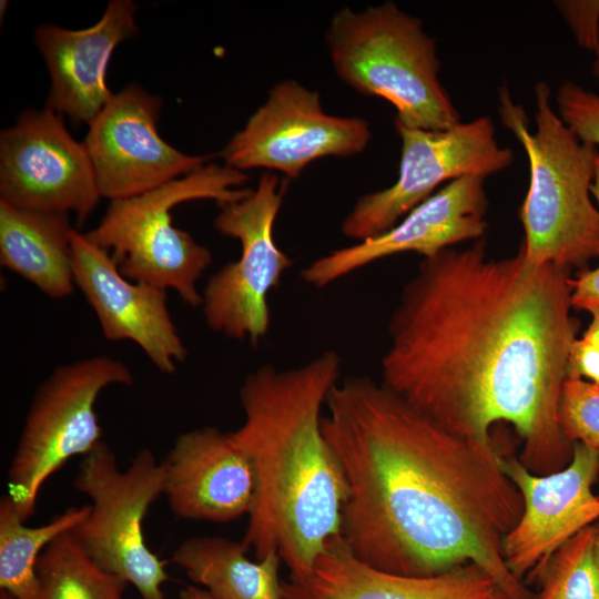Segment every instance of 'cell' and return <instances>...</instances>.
I'll list each match as a JSON object with an SVG mask.
<instances>
[{"label": "cell", "instance_id": "cell-17", "mask_svg": "<svg viewBox=\"0 0 599 599\" xmlns=\"http://www.w3.org/2000/svg\"><path fill=\"white\" fill-rule=\"evenodd\" d=\"M161 463L176 517L226 524L251 512L254 471L230 432L205 426L182 433Z\"/></svg>", "mask_w": 599, "mask_h": 599}, {"label": "cell", "instance_id": "cell-34", "mask_svg": "<svg viewBox=\"0 0 599 599\" xmlns=\"http://www.w3.org/2000/svg\"><path fill=\"white\" fill-rule=\"evenodd\" d=\"M593 53H595V60L592 63V73L599 85V41Z\"/></svg>", "mask_w": 599, "mask_h": 599}, {"label": "cell", "instance_id": "cell-16", "mask_svg": "<svg viewBox=\"0 0 599 599\" xmlns=\"http://www.w3.org/2000/svg\"><path fill=\"white\" fill-rule=\"evenodd\" d=\"M75 287L92 307L103 336L131 341L163 374H173L187 356L167 307L166 291L123 276L111 254L84 233H71Z\"/></svg>", "mask_w": 599, "mask_h": 599}, {"label": "cell", "instance_id": "cell-6", "mask_svg": "<svg viewBox=\"0 0 599 599\" xmlns=\"http://www.w3.org/2000/svg\"><path fill=\"white\" fill-rule=\"evenodd\" d=\"M247 175L226 164L200 169L143 194L110 201L100 223L84 233L106 250L121 274L134 282L173 290L191 307L202 305L197 281L212 263L211 251L173 225L171 210L184 202L242 201Z\"/></svg>", "mask_w": 599, "mask_h": 599}, {"label": "cell", "instance_id": "cell-7", "mask_svg": "<svg viewBox=\"0 0 599 599\" xmlns=\"http://www.w3.org/2000/svg\"><path fill=\"white\" fill-rule=\"evenodd\" d=\"M164 486L162 463L149 448L138 450L120 469L103 440L84 456L73 478V487L90 499V509L71 534L99 567L134 586L142 599H165L166 562L143 534V521Z\"/></svg>", "mask_w": 599, "mask_h": 599}, {"label": "cell", "instance_id": "cell-18", "mask_svg": "<svg viewBox=\"0 0 599 599\" xmlns=\"http://www.w3.org/2000/svg\"><path fill=\"white\" fill-rule=\"evenodd\" d=\"M136 11L131 0H112L89 28L41 24L35 29L34 43L50 77L47 108L77 124L94 120L113 94L106 87V69L114 49L135 35Z\"/></svg>", "mask_w": 599, "mask_h": 599}, {"label": "cell", "instance_id": "cell-2", "mask_svg": "<svg viewBox=\"0 0 599 599\" xmlns=\"http://www.w3.org/2000/svg\"><path fill=\"white\" fill-rule=\"evenodd\" d=\"M325 407L323 434L346 484L341 536L357 559L407 577L474 564L507 599L536 598L504 559L524 499L495 441L449 432L365 376L338 380Z\"/></svg>", "mask_w": 599, "mask_h": 599}, {"label": "cell", "instance_id": "cell-28", "mask_svg": "<svg viewBox=\"0 0 599 599\" xmlns=\"http://www.w3.org/2000/svg\"><path fill=\"white\" fill-rule=\"evenodd\" d=\"M567 378H588L599 386V349L581 337H577L571 344Z\"/></svg>", "mask_w": 599, "mask_h": 599}, {"label": "cell", "instance_id": "cell-24", "mask_svg": "<svg viewBox=\"0 0 599 599\" xmlns=\"http://www.w3.org/2000/svg\"><path fill=\"white\" fill-rule=\"evenodd\" d=\"M535 599H599V566L592 525L570 538L551 558Z\"/></svg>", "mask_w": 599, "mask_h": 599}, {"label": "cell", "instance_id": "cell-15", "mask_svg": "<svg viewBox=\"0 0 599 599\" xmlns=\"http://www.w3.org/2000/svg\"><path fill=\"white\" fill-rule=\"evenodd\" d=\"M485 180L466 175L446 183L388 231L317 257L302 270V278L323 288L387 256L416 252L429 257L457 243L479 240L488 227Z\"/></svg>", "mask_w": 599, "mask_h": 599}, {"label": "cell", "instance_id": "cell-10", "mask_svg": "<svg viewBox=\"0 0 599 599\" xmlns=\"http://www.w3.org/2000/svg\"><path fill=\"white\" fill-rule=\"evenodd\" d=\"M402 141L398 177L390 186L361 196L342 223L345 237L361 242L397 224L444 182L489 176L507 169L514 153L496 139L490 116L446 130H422L395 122Z\"/></svg>", "mask_w": 599, "mask_h": 599}, {"label": "cell", "instance_id": "cell-14", "mask_svg": "<svg viewBox=\"0 0 599 599\" xmlns=\"http://www.w3.org/2000/svg\"><path fill=\"white\" fill-rule=\"evenodd\" d=\"M502 469L520 491L524 511L502 540L510 572L520 581L541 579L554 555L583 528L599 519V451L573 443L567 467L535 475L516 457H502Z\"/></svg>", "mask_w": 599, "mask_h": 599}, {"label": "cell", "instance_id": "cell-5", "mask_svg": "<svg viewBox=\"0 0 599 599\" xmlns=\"http://www.w3.org/2000/svg\"><path fill=\"white\" fill-rule=\"evenodd\" d=\"M325 38L338 78L362 94L392 103L395 122L433 131L461 122L439 81L434 39L396 3L362 11L344 7L333 14Z\"/></svg>", "mask_w": 599, "mask_h": 599}, {"label": "cell", "instance_id": "cell-30", "mask_svg": "<svg viewBox=\"0 0 599 599\" xmlns=\"http://www.w3.org/2000/svg\"><path fill=\"white\" fill-rule=\"evenodd\" d=\"M588 312L591 314V322L581 338L599 349V306L592 307Z\"/></svg>", "mask_w": 599, "mask_h": 599}, {"label": "cell", "instance_id": "cell-13", "mask_svg": "<svg viewBox=\"0 0 599 599\" xmlns=\"http://www.w3.org/2000/svg\"><path fill=\"white\" fill-rule=\"evenodd\" d=\"M159 95L132 83L111 95L89 124L83 144L102 197H133L205 165L210 156L190 155L158 132Z\"/></svg>", "mask_w": 599, "mask_h": 599}, {"label": "cell", "instance_id": "cell-9", "mask_svg": "<svg viewBox=\"0 0 599 599\" xmlns=\"http://www.w3.org/2000/svg\"><path fill=\"white\" fill-rule=\"evenodd\" d=\"M283 194L278 176L265 171L248 196L220 205L214 227L238 240L241 254L210 276L201 307L209 328L226 337L254 345L268 332V292L292 265L274 238Z\"/></svg>", "mask_w": 599, "mask_h": 599}, {"label": "cell", "instance_id": "cell-20", "mask_svg": "<svg viewBox=\"0 0 599 599\" xmlns=\"http://www.w3.org/2000/svg\"><path fill=\"white\" fill-rule=\"evenodd\" d=\"M69 215L0 201V264L52 300L75 290Z\"/></svg>", "mask_w": 599, "mask_h": 599}, {"label": "cell", "instance_id": "cell-21", "mask_svg": "<svg viewBox=\"0 0 599 599\" xmlns=\"http://www.w3.org/2000/svg\"><path fill=\"white\" fill-rule=\"evenodd\" d=\"M247 551L243 541L199 536L183 540L172 560L213 599H282L278 554L253 561Z\"/></svg>", "mask_w": 599, "mask_h": 599}, {"label": "cell", "instance_id": "cell-22", "mask_svg": "<svg viewBox=\"0 0 599 599\" xmlns=\"http://www.w3.org/2000/svg\"><path fill=\"white\" fill-rule=\"evenodd\" d=\"M89 505L69 507L49 522L28 527L8 495L0 500V588L16 599H37V564L60 535L72 530L88 515Z\"/></svg>", "mask_w": 599, "mask_h": 599}, {"label": "cell", "instance_id": "cell-19", "mask_svg": "<svg viewBox=\"0 0 599 599\" xmlns=\"http://www.w3.org/2000/svg\"><path fill=\"white\" fill-rule=\"evenodd\" d=\"M282 599H507L481 568L467 564L429 577L385 572L357 559L342 536L328 541L312 570L282 583Z\"/></svg>", "mask_w": 599, "mask_h": 599}, {"label": "cell", "instance_id": "cell-8", "mask_svg": "<svg viewBox=\"0 0 599 599\" xmlns=\"http://www.w3.org/2000/svg\"><path fill=\"white\" fill-rule=\"evenodd\" d=\"M134 376L120 359L97 355L55 367L29 406L8 469V496L26 521L43 484L74 456L102 441L95 404L112 385L131 386Z\"/></svg>", "mask_w": 599, "mask_h": 599}, {"label": "cell", "instance_id": "cell-3", "mask_svg": "<svg viewBox=\"0 0 599 599\" xmlns=\"http://www.w3.org/2000/svg\"><path fill=\"white\" fill-rule=\"evenodd\" d=\"M339 369L337 353L326 351L294 368L261 366L238 392L244 420L230 434L255 476L242 541L257 560L277 552L293 578L307 575L341 536L346 484L322 429Z\"/></svg>", "mask_w": 599, "mask_h": 599}, {"label": "cell", "instance_id": "cell-32", "mask_svg": "<svg viewBox=\"0 0 599 599\" xmlns=\"http://www.w3.org/2000/svg\"><path fill=\"white\" fill-rule=\"evenodd\" d=\"M591 196L596 200L599 212V152L596 156L593 179L590 187Z\"/></svg>", "mask_w": 599, "mask_h": 599}, {"label": "cell", "instance_id": "cell-11", "mask_svg": "<svg viewBox=\"0 0 599 599\" xmlns=\"http://www.w3.org/2000/svg\"><path fill=\"white\" fill-rule=\"evenodd\" d=\"M370 139L365 119L326 113L317 91L287 79L273 85L221 156L243 172L265 169L295 179L315 160L362 153Z\"/></svg>", "mask_w": 599, "mask_h": 599}, {"label": "cell", "instance_id": "cell-35", "mask_svg": "<svg viewBox=\"0 0 599 599\" xmlns=\"http://www.w3.org/2000/svg\"><path fill=\"white\" fill-rule=\"evenodd\" d=\"M0 599H16L13 596H11L9 592L1 590L0 592Z\"/></svg>", "mask_w": 599, "mask_h": 599}, {"label": "cell", "instance_id": "cell-4", "mask_svg": "<svg viewBox=\"0 0 599 599\" xmlns=\"http://www.w3.org/2000/svg\"><path fill=\"white\" fill-rule=\"evenodd\" d=\"M536 131L506 87L499 92L504 126L522 145L529 163V186L519 217L520 245L535 265L551 263L571 271L599 256V212L591 199L598 149L582 142L561 120L545 82L535 87Z\"/></svg>", "mask_w": 599, "mask_h": 599}, {"label": "cell", "instance_id": "cell-25", "mask_svg": "<svg viewBox=\"0 0 599 599\" xmlns=\"http://www.w3.org/2000/svg\"><path fill=\"white\" fill-rule=\"evenodd\" d=\"M558 423L564 435L599 451V386L580 378H566L562 384Z\"/></svg>", "mask_w": 599, "mask_h": 599}, {"label": "cell", "instance_id": "cell-26", "mask_svg": "<svg viewBox=\"0 0 599 599\" xmlns=\"http://www.w3.org/2000/svg\"><path fill=\"white\" fill-rule=\"evenodd\" d=\"M557 113L585 143L599 146V93L566 81L556 93Z\"/></svg>", "mask_w": 599, "mask_h": 599}, {"label": "cell", "instance_id": "cell-23", "mask_svg": "<svg viewBox=\"0 0 599 599\" xmlns=\"http://www.w3.org/2000/svg\"><path fill=\"white\" fill-rule=\"evenodd\" d=\"M37 599H125L128 582L99 567L71 530L57 537L37 564Z\"/></svg>", "mask_w": 599, "mask_h": 599}, {"label": "cell", "instance_id": "cell-29", "mask_svg": "<svg viewBox=\"0 0 599 599\" xmlns=\"http://www.w3.org/2000/svg\"><path fill=\"white\" fill-rule=\"evenodd\" d=\"M599 257V256H598ZM571 305L589 311L599 306V263L595 268H582L571 280Z\"/></svg>", "mask_w": 599, "mask_h": 599}, {"label": "cell", "instance_id": "cell-12", "mask_svg": "<svg viewBox=\"0 0 599 599\" xmlns=\"http://www.w3.org/2000/svg\"><path fill=\"white\" fill-rule=\"evenodd\" d=\"M101 194L83 142L63 115L27 110L0 134V201L20 209L70 215L84 223Z\"/></svg>", "mask_w": 599, "mask_h": 599}, {"label": "cell", "instance_id": "cell-1", "mask_svg": "<svg viewBox=\"0 0 599 599\" xmlns=\"http://www.w3.org/2000/svg\"><path fill=\"white\" fill-rule=\"evenodd\" d=\"M570 271L517 254L490 258L484 240L424 257L388 322L382 383L471 441L509 423L535 475L564 469L573 444L558 423L571 344Z\"/></svg>", "mask_w": 599, "mask_h": 599}, {"label": "cell", "instance_id": "cell-33", "mask_svg": "<svg viewBox=\"0 0 599 599\" xmlns=\"http://www.w3.org/2000/svg\"><path fill=\"white\" fill-rule=\"evenodd\" d=\"M593 528V556L599 566V519L592 525Z\"/></svg>", "mask_w": 599, "mask_h": 599}, {"label": "cell", "instance_id": "cell-27", "mask_svg": "<svg viewBox=\"0 0 599 599\" xmlns=\"http://www.w3.org/2000/svg\"><path fill=\"white\" fill-rule=\"evenodd\" d=\"M555 6L576 42L593 52L599 41V0H559Z\"/></svg>", "mask_w": 599, "mask_h": 599}, {"label": "cell", "instance_id": "cell-31", "mask_svg": "<svg viewBox=\"0 0 599 599\" xmlns=\"http://www.w3.org/2000/svg\"><path fill=\"white\" fill-rule=\"evenodd\" d=\"M180 599H213L205 590L196 586H186L179 593Z\"/></svg>", "mask_w": 599, "mask_h": 599}]
</instances>
